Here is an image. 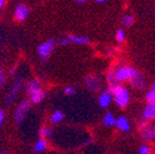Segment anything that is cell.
Returning <instances> with one entry per match:
<instances>
[{"mask_svg": "<svg viewBox=\"0 0 155 154\" xmlns=\"http://www.w3.org/2000/svg\"><path fill=\"white\" fill-rule=\"evenodd\" d=\"M39 135L41 136L43 139H45V138H48V137H51L52 129L48 127H42V128H40V130H39Z\"/></svg>", "mask_w": 155, "mask_h": 154, "instance_id": "obj_19", "label": "cell"}, {"mask_svg": "<svg viewBox=\"0 0 155 154\" xmlns=\"http://www.w3.org/2000/svg\"><path fill=\"white\" fill-rule=\"evenodd\" d=\"M64 93H65L66 95H72L73 93H74V89L71 86H68L65 89V91H64Z\"/></svg>", "mask_w": 155, "mask_h": 154, "instance_id": "obj_25", "label": "cell"}, {"mask_svg": "<svg viewBox=\"0 0 155 154\" xmlns=\"http://www.w3.org/2000/svg\"><path fill=\"white\" fill-rule=\"evenodd\" d=\"M29 107H30V101L28 100H23L18 105L16 111H15V123H16V125H19L23 122V120L25 118V114H26Z\"/></svg>", "mask_w": 155, "mask_h": 154, "instance_id": "obj_4", "label": "cell"}, {"mask_svg": "<svg viewBox=\"0 0 155 154\" xmlns=\"http://www.w3.org/2000/svg\"><path fill=\"white\" fill-rule=\"evenodd\" d=\"M3 120H5V112H3V110H0V125L2 124Z\"/></svg>", "mask_w": 155, "mask_h": 154, "instance_id": "obj_27", "label": "cell"}, {"mask_svg": "<svg viewBox=\"0 0 155 154\" xmlns=\"http://www.w3.org/2000/svg\"><path fill=\"white\" fill-rule=\"evenodd\" d=\"M21 83H22L21 80H16V81L14 82L13 86L10 89L9 93H8L7 97H5V101H7V104H11V102H13V100L15 99V97H16L17 93H18V91H19Z\"/></svg>", "mask_w": 155, "mask_h": 154, "instance_id": "obj_7", "label": "cell"}, {"mask_svg": "<svg viewBox=\"0 0 155 154\" xmlns=\"http://www.w3.org/2000/svg\"><path fill=\"white\" fill-rule=\"evenodd\" d=\"M115 125L117 126V128H119L120 130H122V132H129V129H130L129 123L125 116H120V118L116 119Z\"/></svg>", "mask_w": 155, "mask_h": 154, "instance_id": "obj_10", "label": "cell"}, {"mask_svg": "<svg viewBox=\"0 0 155 154\" xmlns=\"http://www.w3.org/2000/svg\"><path fill=\"white\" fill-rule=\"evenodd\" d=\"M69 43H70V41L68 40V39H63V40L61 41V45H68Z\"/></svg>", "mask_w": 155, "mask_h": 154, "instance_id": "obj_28", "label": "cell"}, {"mask_svg": "<svg viewBox=\"0 0 155 154\" xmlns=\"http://www.w3.org/2000/svg\"><path fill=\"white\" fill-rule=\"evenodd\" d=\"M40 91V81L39 80H32L26 85V93L28 95H34L37 92Z\"/></svg>", "mask_w": 155, "mask_h": 154, "instance_id": "obj_9", "label": "cell"}, {"mask_svg": "<svg viewBox=\"0 0 155 154\" xmlns=\"http://www.w3.org/2000/svg\"><path fill=\"white\" fill-rule=\"evenodd\" d=\"M34 154H38V153H34Z\"/></svg>", "mask_w": 155, "mask_h": 154, "instance_id": "obj_36", "label": "cell"}, {"mask_svg": "<svg viewBox=\"0 0 155 154\" xmlns=\"http://www.w3.org/2000/svg\"><path fill=\"white\" fill-rule=\"evenodd\" d=\"M54 45H55V40L54 39H50V40L40 44L38 46V55L40 56V58L45 59L51 54L52 50L54 49Z\"/></svg>", "mask_w": 155, "mask_h": 154, "instance_id": "obj_3", "label": "cell"}, {"mask_svg": "<svg viewBox=\"0 0 155 154\" xmlns=\"http://www.w3.org/2000/svg\"><path fill=\"white\" fill-rule=\"evenodd\" d=\"M142 138L145 140H152L155 138V135H154V132L153 129L151 128H145V129L142 130Z\"/></svg>", "mask_w": 155, "mask_h": 154, "instance_id": "obj_17", "label": "cell"}, {"mask_svg": "<svg viewBox=\"0 0 155 154\" xmlns=\"http://www.w3.org/2000/svg\"><path fill=\"white\" fill-rule=\"evenodd\" d=\"M115 38H116V41H117L119 43H121V42L124 41V39H125V34H124V32L122 30V29L117 30V32H116V35H115Z\"/></svg>", "mask_w": 155, "mask_h": 154, "instance_id": "obj_21", "label": "cell"}, {"mask_svg": "<svg viewBox=\"0 0 155 154\" xmlns=\"http://www.w3.org/2000/svg\"><path fill=\"white\" fill-rule=\"evenodd\" d=\"M106 0H96V3H104Z\"/></svg>", "mask_w": 155, "mask_h": 154, "instance_id": "obj_31", "label": "cell"}, {"mask_svg": "<svg viewBox=\"0 0 155 154\" xmlns=\"http://www.w3.org/2000/svg\"><path fill=\"white\" fill-rule=\"evenodd\" d=\"M131 83H133V85L135 87H137V89H142L143 87H144V79H143V77L140 75L139 72L136 73V75L133 78V79L130 80Z\"/></svg>", "mask_w": 155, "mask_h": 154, "instance_id": "obj_11", "label": "cell"}, {"mask_svg": "<svg viewBox=\"0 0 155 154\" xmlns=\"http://www.w3.org/2000/svg\"><path fill=\"white\" fill-rule=\"evenodd\" d=\"M68 40L73 43H78V44H87L90 42V39L86 38V37H75V36H69Z\"/></svg>", "mask_w": 155, "mask_h": 154, "instance_id": "obj_14", "label": "cell"}, {"mask_svg": "<svg viewBox=\"0 0 155 154\" xmlns=\"http://www.w3.org/2000/svg\"><path fill=\"white\" fill-rule=\"evenodd\" d=\"M140 126H141V128H144L145 126H147V122H145V121H144V122H142L140 124Z\"/></svg>", "mask_w": 155, "mask_h": 154, "instance_id": "obj_30", "label": "cell"}, {"mask_svg": "<svg viewBox=\"0 0 155 154\" xmlns=\"http://www.w3.org/2000/svg\"><path fill=\"white\" fill-rule=\"evenodd\" d=\"M138 72L137 70L133 69L131 67H123L117 69L114 72V79L116 81H126V80H131L136 75V73Z\"/></svg>", "mask_w": 155, "mask_h": 154, "instance_id": "obj_2", "label": "cell"}, {"mask_svg": "<svg viewBox=\"0 0 155 154\" xmlns=\"http://www.w3.org/2000/svg\"><path fill=\"white\" fill-rule=\"evenodd\" d=\"M46 146H48V142H46V140L43 139V138H41V139H39L38 141H37L36 145H35V151H36V152L43 151V150L46 148Z\"/></svg>", "mask_w": 155, "mask_h": 154, "instance_id": "obj_16", "label": "cell"}, {"mask_svg": "<svg viewBox=\"0 0 155 154\" xmlns=\"http://www.w3.org/2000/svg\"><path fill=\"white\" fill-rule=\"evenodd\" d=\"M5 5V0H0V9H1V8H3V5Z\"/></svg>", "mask_w": 155, "mask_h": 154, "instance_id": "obj_29", "label": "cell"}, {"mask_svg": "<svg viewBox=\"0 0 155 154\" xmlns=\"http://www.w3.org/2000/svg\"><path fill=\"white\" fill-rule=\"evenodd\" d=\"M143 118L147 120H151V119H155V105L150 104L143 111Z\"/></svg>", "mask_w": 155, "mask_h": 154, "instance_id": "obj_12", "label": "cell"}, {"mask_svg": "<svg viewBox=\"0 0 155 154\" xmlns=\"http://www.w3.org/2000/svg\"><path fill=\"white\" fill-rule=\"evenodd\" d=\"M64 113L63 112H61L59 110L55 111L53 114H52V118H51V121L52 123H59L61 121L64 120Z\"/></svg>", "mask_w": 155, "mask_h": 154, "instance_id": "obj_18", "label": "cell"}, {"mask_svg": "<svg viewBox=\"0 0 155 154\" xmlns=\"http://www.w3.org/2000/svg\"><path fill=\"white\" fill-rule=\"evenodd\" d=\"M85 0H77V3H84Z\"/></svg>", "mask_w": 155, "mask_h": 154, "instance_id": "obj_32", "label": "cell"}, {"mask_svg": "<svg viewBox=\"0 0 155 154\" xmlns=\"http://www.w3.org/2000/svg\"><path fill=\"white\" fill-rule=\"evenodd\" d=\"M45 97V93L43 91H38L36 94H34L31 96V102L32 104H39V102H41L43 100V98Z\"/></svg>", "mask_w": 155, "mask_h": 154, "instance_id": "obj_15", "label": "cell"}, {"mask_svg": "<svg viewBox=\"0 0 155 154\" xmlns=\"http://www.w3.org/2000/svg\"><path fill=\"white\" fill-rule=\"evenodd\" d=\"M111 101H112V95H111V92H110V89H108L104 93H102L99 96V99H98L99 106L101 108H107L110 105Z\"/></svg>", "mask_w": 155, "mask_h": 154, "instance_id": "obj_8", "label": "cell"}, {"mask_svg": "<svg viewBox=\"0 0 155 154\" xmlns=\"http://www.w3.org/2000/svg\"><path fill=\"white\" fill-rule=\"evenodd\" d=\"M116 123V119L114 118V116L111 113V112H107L106 116H104V124L106 126H109V127H111V126H114Z\"/></svg>", "mask_w": 155, "mask_h": 154, "instance_id": "obj_13", "label": "cell"}, {"mask_svg": "<svg viewBox=\"0 0 155 154\" xmlns=\"http://www.w3.org/2000/svg\"><path fill=\"white\" fill-rule=\"evenodd\" d=\"M15 70H16V68H13V70L11 71V73H12V75H14V73H15Z\"/></svg>", "mask_w": 155, "mask_h": 154, "instance_id": "obj_33", "label": "cell"}, {"mask_svg": "<svg viewBox=\"0 0 155 154\" xmlns=\"http://www.w3.org/2000/svg\"><path fill=\"white\" fill-rule=\"evenodd\" d=\"M153 132H154V135H155V127H154V129H153Z\"/></svg>", "mask_w": 155, "mask_h": 154, "instance_id": "obj_35", "label": "cell"}, {"mask_svg": "<svg viewBox=\"0 0 155 154\" xmlns=\"http://www.w3.org/2000/svg\"><path fill=\"white\" fill-rule=\"evenodd\" d=\"M29 15V9L28 7H26L23 3H19L15 9L14 12V18L16 19L17 22H22L24 19H26V17Z\"/></svg>", "mask_w": 155, "mask_h": 154, "instance_id": "obj_5", "label": "cell"}, {"mask_svg": "<svg viewBox=\"0 0 155 154\" xmlns=\"http://www.w3.org/2000/svg\"><path fill=\"white\" fill-rule=\"evenodd\" d=\"M5 84V73L1 69H0V87Z\"/></svg>", "mask_w": 155, "mask_h": 154, "instance_id": "obj_26", "label": "cell"}, {"mask_svg": "<svg viewBox=\"0 0 155 154\" xmlns=\"http://www.w3.org/2000/svg\"><path fill=\"white\" fill-rule=\"evenodd\" d=\"M138 154H151V150L149 147H147L145 145H142L139 149V153Z\"/></svg>", "mask_w": 155, "mask_h": 154, "instance_id": "obj_23", "label": "cell"}, {"mask_svg": "<svg viewBox=\"0 0 155 154\" xmlns=\"http://www.w3.org/2000/svg\"><path fill=\"white\" fill-rule=\"evenodd\" d=\"M153 92H155V81H154V84H153Z\"/></svg>", "mask_w": 155, "mask_h": 154, "instance_id": "obj_34", "label": "cell"}, {"mask_svg": "<svg viewBox=\"0 0 155 154\" xmlns=\"http://www.w3.org/2000/svg\"><path fill=\"white\" fill-rule=\"evenodd\" d=\"M114 71L113 70H110L109 73H108V81H109L110 85H114L115 83H114Z\"/></svg>", "mask_w": 155, "mask_h": 154, "instance_id": "obj_24", "label": "cell"}, {"mask_svg": "<svg viewBox=\"0 0 155 154\" xmlns=\"http://www.w3.org/2000/svg\"><path fill=\"white\" fill-rule=\"evenodd\" d=\"M110 92L114 95L115 97V102L119 105L121 108H125L129 102V94L128 91L124 87L120 86L117 84L111 85L110 87Z\"/></svg>", "mask_w": 155, "mask_h": 154, "instance_id": "obj_1", "label": "cell"}, {"mask_svg": "<svg viewBox=\"0 0 155 154\" xmlns=\"http://www.w3.org/2000/svg\"><path fill=\"white\" fill-rule=\"evenodd\" d=\"M0 154H2V153H0Z\"/></svg>", "mask_w": 155, "mask_h": 154, "instance_id": "obj_37", "label": "cell"}, {"mask_svg": "<svg viewBox=\"0 0 155 154\" xmlns=\"http://www.w3.org/2000/svg\"><path fill=\"white\" fill-rule=\"evenodd\" d=\"M85 84L92 91H98L101 86V80L97 75H87L85 78Z\"/></svg>", "mask_w": 155, "mask_h": 154, "instance_id": "obj_6", "label": "cell"}, {"mask_svg": "<svg viewBox=\"0 0 155 154\" xmlns=\"http://www.w3.org/2000/svg\"><path fill=\"white\" fill-rule=\"evenodd\" d=\"M122 22H123V25L124 26H126V27H129L131 24L134 23V17L131 16V15H129V14H127V15H125V16L122 18Z\"/></svg>", "mask_w": 155, "mask_h": 154, "instance_id": "obj_20", "label": "cell"}, {"mask_svg": "<svg viewBox=\"0 0 155 154\" xmlns=\"http://www.w3.org/2000/svg\"><path fill=\"white\" fill-rule=\"evenodd\" d=\"M147 99H148V101L150 102V104L155 105V92L151 91L150 93H148V95H147Z\"/></svg>", "mask_w": 155, "mask_h": 154, "instance_id": "obj_22", "label": "cell"}]
</instances>
